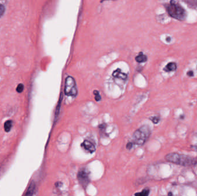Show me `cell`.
<instances>
[{"instance_id":"1","label":"cell","mask_w":197,"mask_h":196,"mask_svg":"<svg viewBox=\"0 0 197 196\" xmlns=\"http://www.w3.org/2000/svg\"><path fill=\"white\" fill-rule=\"evenodd\" d=\"M165 159L173 164L185 167L193 166L197 162L195 159L190 156L176 152L167 154L165 156Z\"/></svg>"},{"instance_id":"2","label":"cell","mask_w":197,"mask_h":196,"mask_svg":"<svg viewBox=\"0 0 197 196\" xmlns=\"http://www.w3.org/2000/svg\"><path fill=\"white\" fill-rule=\"evenodd\" d=\"M167 11L170 16L180 21H184L187 16L184 9L179 4L171 1L168 5L166 6Z\"/></svg>"},{"instance_id":"3","label":"cell","mask_w":197,"mask_h":196,"mask_svg":"<svg viewBox=\"0 0 197 196\" xmlns=\"http://www.w3.org/2000/svg\"><path fill=\"white\" fill-rule=\"evenodd\" d=\"M150 135L149 127L148 125H143L134 132L133 138L135 144L142 145L147 141Z\"/></svg>"},{"instance_id":"4","label":"cell","mask_w":197,"mask_h":196,"mask_svg":"<svg viewBox=\"0 0 197 196\" xmlns=\"http://www.w3.org/2000/svg\"><path fill=\"white\" fill-rule=\"evenodd\" d=\"M65 93L67 96L73 97H75L77 94V89L76 81L73 77L71 76H69L66 78Z\"/></svg>"},{"instance_id":"5","label":"cell","mask_w":197,"mask_h":196,"mask_svg":"<svg viewBox=\"0 0 197 196\" xmlns=\"http://www.w3.org/2000/svg\"><path fill=\"white\" fill-rule=\"evenodd\" d=\"M77 179L80 184L85 189L89 183V174L85 170H81L79 171L77 174Z\"/></svg>"},{"instance_id":"6","label":"cell","mask_w":197,"mask_h":196,"mask_svg":"<svg viewBox=\"0 0 197 196\" xmlns=\"http://www.w3.org/2000/svg\"><path fill=\"white\" fill-rule=\"evenodd\" d=\"M81 146L87 151L90 153H93L95 151V145L91 141L88 140H84L81 144Z\"/></svg>"},{"instance_id":"7","label":"cell","mask_w":197,"mask_h":196,"mask_svg":"<svg viewBox=\"0 0 197 196\" xmlns=\"http://www.w3.org/2000/svg\"><path fill=\"white\" fill-rule=\"evenodd\" d=\"M112 75H113V77H114L115 78H117L121 79H123V80H126L127 78V75L126 74L122 72V71L119 69L114 71L112 73Z\"/></svg>"},{"instance_id":"8","label":"cell","mask_w":197,"mask_h":196,"mask_svg":"<svg viewBox=\"0 0 197 196\" xmlns=\"http://www.w3.org/2000/svg\"><path fill=\"white\" fill-rule=\"evenodd\" d=\"M177 68L176 64L174 62H170L168 63V65L164 67V70L167 71V72H169V71H173L176 70Z\"/></svg>"},{"instance_id":"9","label":"cell","mask_w":197,"mask_h":196,"mask_svg":"<svg viewBox=\"0 0 197 196\" xmlns=\"http://www.w3.org/2000/svg\"><path fill=\"white\" fill-rule=\"evenodd\" d=\"M35 188V185L34 182H31L30 185L29 186L24 196H32L34 190Z\"/></svg>"},{"instance_id":"10","label":"cell","mask_w":197,"mask_h":196,"mask_svg":"<svg viewBox=\"0 0 197 196\" xmlns=\"http://www.w3.org/2000/svg\"><path fill=\"white\" fill-rule=\"evenodd\" d=\"M135 61L138 62V63H142V62H145L147 61V57L143 54L142 53H139L136 57H135Z\"/></svg>"},{"instance_id":"11","label":"cell","mask_w":197,"mask_h":196,"mask_svg":"<svg viewBox=\"0 0 197 196\" xmlns=\"http://www.w3.org/2000/svg\"><path fill=\"white\" fill-rule=\"evenodd\" d=\"M12 127V121L8 120L4 124V129L6 132H9Z\"/></svg>"},{"instance_id":"12","label":"cell","mask_w":197,"mask_h":196,"mask_svg":"<svg viewBox=\"0 0 197 196\" xmlns=\"http://www.w3.org/2000/svg\"><path fill=\"white\" fill-rule=\"evenodd\" d=\"M149 192H150V191L149 189H145L142 190V191L141 192L135 193L134 195L135 196H148Z\"/></svg>"},{"instance_id":"13","label":"cell","mask_w":197,"mask_h":196,"mask_svg":"<svg viewBox=\"0 0 197 196\" xmlns=\"http://www.w3.org/2000/svg\"><path fill=\"white\" fill-rule=\"evenodd\" d=\"M24 88V86L23 84H19L18 86V87H17V88H16V91H17V92H18V93H21L23 91Z\"/></svg>"},{"instance_id":"14","label":"cell","mask_w":197,"mask_h":196,"mask_svg":"<svg viewBox=\"0 0 197 196\" xmlns=\"http://www.w3.org/2000/svg\"><path fill=\"white\" fill-rule=\"evenodd\" d=\"M5 11V8L3 4H0V18H1L4 14Z\"/></svg>"},{"instance_id":"15","label":"cell","mask_w":197,"mask_h":196,"mask_svg":"<svg viewBox=\"0 0 197 196\" xmlns=\"http://www.w3.org/2000/svg\"><path fill=\"white\" fill-rule=\"evenodd\" d=\"M93 94H95V100L97 101H99L101 100V96L99 94V92L97 90H95L93 91Z\"/></svg>"},{"instance_id":"16","label":"cell","mask_w":197,"mask_h":196,"mask_svg":"<svg viewBox=\"0 0 197 196\" xmlns=\"http://www.w3.org/2000/svg\"><path fill=\"white\" fill-rule=\"evenodd\" d=\"M150 120H152V121L154 123V124H157L159 121H160V118L159 117H157V116H154V117H153L150 119Z\"/></svg>"},{"instance_id":"17","label":"cell","mask_w":197,"mask_h":196,"mask_svg":"<svg viewBox=\"0 0 197 196\" xmlns=\"http://www.w3.org/2000/svg\"><path fill=\"white\" fill-rule=\"evenodd\" d=\"M132 146H133L132 143H128L127 144V145H126V148H127V149L130 150V149L131 148Z\"/></svg>"},{"instance_id":"18","label":"cell","mask_w":197,"mask_h":196,"mask_svg":"<svg viewBox=\"0 0 197 196\" xmlns=\"http://www.w3.org/2000/svg\"><path fill=\"white\" fill-rule=\"evenodd\" d=\"M187 75H188V76L192 77V76L194 75V74H193V72H192V71H188V72L187 73Z\"/></svg>"},{"instance_id":"19","label":"cell","mask_w":197,"mask_h":196,"mask_svg":"<svg viewBox=\"0 0 197 196\" xmlns=\"http://www.w3.org/2000/svg\"><path fill=\"white\" fill-rule=\"evenodd\" d=\"M168 195V196H172V192H169Z\"/></svg>"},{"instance_id":"20","label":"cell","mask_w":197,"mask_h":196,"mask_svg":"<svg viewBox=\"0 0 197 196\" xmlns=\"http://www.w3.org/2000/svg\"><path fill=\"white\" fill-rule=\"evenodd\" d=\"M170 40H171V38H167V41L168 42H169Z\"/></svg>"},{"instance_id":"21","label":"cell","mask_w":197,"mask_h":196,"mask_svg":"<svg viewBox=\"0 0 197 196\" xmlns=\"http://www.w3.org/2000/svg\"><path fill=\"white\" fill-rule=\"evenodd\" d=\"M196 150L197 151V145H196Z\"/></svg>"}]
</instances>
